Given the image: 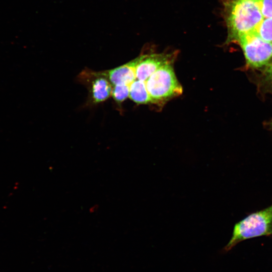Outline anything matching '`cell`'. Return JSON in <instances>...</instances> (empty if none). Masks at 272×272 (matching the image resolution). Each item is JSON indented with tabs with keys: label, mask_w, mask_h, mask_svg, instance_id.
<instances>
[{
	"label": "cell",
	"mask_w": 272,
	"mask_h": 272,
	"mask_svg": "<svg viewBox=\"0 0 272 272\" xmlns=\"http://www.w3.org/2000/svg\"><path fill=\"white\" fill-rule=\"evenodd\" d=\"M227 29L225 43H236L242 35L253 31L263 18L259 0H221Z\"/></svg>",
	"instance_id": "6da1fadb"
},
{
	"label": "cell",
	"mask_w": 272,
	"mask_h": 272,
	"mask_svg": "<svg viewBox=\"0 0 272 272\" xmlns=\"http://www.w3.org/2000/svg\"><path fill=\"white\" fill-rule=\"evenodd\" d=\"M272 235V205L249 215L236 223L232 236L224 251H228L239 242L255 237Z\"/></svg>",
	"instance_id": "7a4b0ae2"
},
{
	"label": "cell",
	"mask_w": 272,
	"mask_h": 272,
	"mask_svg": "<svg viewBox=\"0 0 272 272\" xmlns=\"http://www.w3.org/2000/svg\"><path fill=\"white\" fill-rule=\"evenodd\" d=\"M172 64L161 66L145 81L151 103H163L182 94V88Z\"/></svg>",
	"instance_id": "3957f363"
},
{
	"label": "cell",
	"mask_w": 272,
	"mask_h": 272,
	"mask_svg": "<svg viewBox=\"0 0 272 272\" xmlns=\"http://www.w3.org/2000/svg\"><path fill=\"white\" fill-rule=\"evenodd\" d=\"M236 43L242 48L248 67L261 69L272 60V43L263 40L254 31L241 35Z\"/></svg>",
	"instance_id": "277c9868"
},
{
	"label": "cell",
	"mask_w": 272,
	"mask_h": 272,
	"mask_svg": "<svg viewBox=\"0 0 272 272\" xmlns=\"http://www.w3.org/2000/svg\"><path fill=\"white\" fill-rule=\"evenodd\" d=\"M79 78L87 85L90 100L93 103L105 101L111 95L113 87L106 71L96 72L86 70L80 75Z\"/></svg>",
	"instance_id": "5b68a950"
},
{
	"label": "cell",
	"mask_w": 272,
	"mask_h": 272,
	"mask_svg": "<svg viewBox=\"0 0 272 272\" xmlns=\"http://www.w3.org/2000/svg\"><path fill=\"white\" fill-rule=\"evenodd\" d=\"M176 52L149 53L137 57L136 79L145 82L155 71L161 66L173 63Z\"/></svg>",
	"instance_id": "8992f818"
},
{
	"label": "cell",
	"mask_w": 272,
	"mask_h": 272,
	"mask_svg": "<svg viewBox=\"0 0 272 272\" xmlns=\"http://www.w3.org/2000/svg\"><path fill=\"white\" fill-rule=\"evenodd\" d=\"M137 62L136 58L124 64L106 71L112 85L123 84L129 86L136 79Z\"/></svg>",
	"instance_id": "52a82bcc"
},
{
	"label": "cell",
	"mask_w": 272,
	"mask_h": 272,
	"mask_svg": "<svg viewBox=\"0 0 272 272\" xmlns=\"http://www.w3.org/2000/svg\"><path fill=\"white\" fill-rule=\"evenodd\" d=\"M129 97L138 104H145L151 102L145 82L135 80L129 85Z\"/></svg>",
	"instance_id": "ba28073f"
},
{
	"label": "cell",
	"mask_w": 272,
	"mask_h": 272,
	"mask_svg": "<svg viewBox=\"0 0 272 272\" xmlns=\"http://www.w3.org/2000/svg\"><path fill=\"white\" fill-rule=\"evenodd\" d=\"M253 31L263 40L272 43V18H263Z\"/></svg>",
	"instance_id": "9c48e42d"
},
{
	"label": "cell",
	"mask_w": 272,
	"mask_h": 272,
	"mask_svg": "<svg viewBox=\"0 0 272 272\" xmlns=\"http://www.w3.org/2000/svg\"><path fill=\"white\" fill-rule=\"evenodd\" d=\"M129 86L127 85H116L112 88L111 96L114 101L118 104L123 102L129 97Z\"/></svg>",
	"instance_id": "30bf717a"
},
{
	"label": "cell",
	"mask_w": 272,
	"mask_h": 272,
	"mask_svg": "<svg viewBox=\"0 0 272 272\" xmlns=\"http://www.w3.org/2000/svg\"><path fill=\"white\" fill-rule=\"evenodd\" d=\"M261 69L262 81L268 89L272 91V60Z\"/></svg>",
	"instance_id": "8fae6325"
},
{
	"label": "cell",
	"mask_w": 272,
	"mask_h": 272,
	"mask_svg": "<svg viewBox=\"0 0 272 272\" xmlns=\"http://www.w3.org/2000/svg\"><path fill=\"white\" fill-rule=\"evenodd\" d=\"M259 4L263 18H272V0H259Z\"/></svg>",
	"instance_id": "7c38bea8"
},
{
	"label": "cell",
	"mask_w": 272,
	"mask_h": 272,
	"mask_svg": "<svg viewBox=\"0 0 272 272\" xmlns=\"http://www.w3.org/2000/svg\"><path fill=\"white\" fill-rule=\"evenodd\" d=\"M266 125L269 129H272V119L266 123Z\"/></svg>",
	"instance_id": "4fadbf2b"
}]
</instances>
